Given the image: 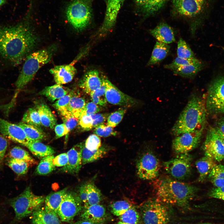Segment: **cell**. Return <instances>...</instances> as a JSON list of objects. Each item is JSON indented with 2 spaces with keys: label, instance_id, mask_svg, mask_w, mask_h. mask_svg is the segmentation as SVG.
Masks as SVG:
<instances>
[{
  "label": "cell",
  "instance_id": "6da1fadb",
  "mask_svg": "<svg viewBox=\"0 0 224 224\" xmlns=\"http://www.w3.org/2000/svg\"><path fill=\"white\" fill-rule=\"evenodd\" d=\"M37 41L27 21L0 26V55L13 65L20 63Z\"/></svg>",
  "mask_w": 224,
  "mask_h": 224
},
{
  "label": "cell",
  "instance_id": "7a4b0ae2",
  "mask_svg": "<svg viewBox=\"0 0 224 224\" xmlns=\"http://www.w3.org/2000/svg\"><path fill=\"white\" fill-rule=\"evenodd\" d=\"M153 186L158 199L168 205L183 208L188 207L198 190L193 185L166 176L156 180Z\"/></svg>",
  "mask_w": 224,
  "mask_h": 224
},
{
  "label": "cell",
  "instance_id": "3957f363",
  "mask_svg": "<svg viewBox=\"0 0 224 224\" xmlns=\"http://www.w3.org/2000/svg\"><path fill=\"white\" fill-rule=\"evenodd\" d=\"M206 111L202 99L192 95L172 127V134L176 136L204 128Z\"/></svg>",
  "mask_w": 224,
  "mask_h": 224
},
{
  "label": "cell",
  "instance_id": "277c9868",
  "mask_svg": "<svg viewBox=\"0 0 224 224\" xmlns=\"http://www.w3.org/2000/svg\"><path fill=\"white\" fill-rule=\"evenodd\" d=\"M52 47L35 52L27 56L15 83V94L9 103L14 105L18 92L33 78L39 70L49 62L52 56Z\"/></svg>",
  "mask_w": 224,
  "mask_h": 224
},
{
  "label": "cell",
  "instance_id": "5b68a950",
  "mask_svg": "<svg viewBox=\"0 0 224 224\" xmlns=\"http://www.w3.org/2000/svg\"><path fill=\"white\" fill-rule=\"evenodd\" d=\"M212 2V0H173L172 11L175 15L191 21V32L194 34Z\"/></svg>",
  "mask_w": 224,
  "mask_h": 224
},
{
  "label": "cell",
  "instance_id": "8992f818",
  "mask_svg": "<svg viewBox=\"0 0 224 224\" xmlns=\"http://www.w3.org/2000/svg\"><path fill=\"white\" fill-rule=\"evenodd\" d=\"M45 198L37 195L27 187L20 194L11 199L10 206L14 213V221H18L32 214L44 201Z\"/></svg>",
  "mask_w": 224,
  "mask_h": 224
},
{
  "label": "cell",
  "instance_id": "52a82bcc",
  "mask_svg": "<svg viewBox=\"0 0 224 224\" xmlns=\"http://www.w3.org/2000/svg\"><path fill=\"white\" fill-rule=\"evenodd\" d=\"M94 0H71L66 7L67 19L76 30H81L90 24L93 16Z\"/></svg>",
  "mask_w": 224,
  "mask_h": 224
},
{
  "label": "cell",
  "instance_id": "ba28073f",
  "mask_svg": "<svg viewBox=\"0 0 224 224\" xmlns=\"http://www.w3.org/2000/svg\"><path fill=\"white\" fill-rule=\"evenodd\" d=\"M167 205L156 198L143 203L139 208L143 224H169L170 214Z\"/></svg>",
  "mask_w": 224,
  "mask_h": 224
},
{
  "label": "cell",
  "instance_id": "9c48e42d",
  "mask_svg": "<svg viewBox=\"0 0 224 224\" xmlns=\"http://www.w3.org/2000/svg\"><path fill=\"white\" fill-rule=\"evenodd\" d=\"M192 157L189 153L180 154L170 160L164 162L165 170L173 179L183 180L190 175Z\"/></svg>",
  "mask_w": 224,
  "mask_h": 224
},
{
  "label": "cell",
  "instance_id": "30bf717a",
  "mask_svg": "<svg viewBox=\"0 0 224 224\" xmlns=\"http://www.w3.org/2000/svg\"><path fill=\"white\" fill-rule=\"evenodd\" d=\"M205 103L209 112L224 113V76L217 78L210 85Z\"/></svg>",
  "mask_w": 224,
  "mask_h": 224
},
{
  "label": "cell",
  "instance_id": "8fae6325",
  "mask_svg": "<svg viewBox=\"0 0 224 224\" xmlns=\"http://www.w3.org/2000/svg\"><path fill=\"white\" fill-rule=\"evenodd\" d=\"M160 168L159 159L152 152L144 153L138 161L137 174L141 179L151 180L158 175Z\"/></svg>",
  "mask_w": 224,
  "mask_h": 224
},
{
  "label": "cell",
  "instance_id": "7c38bea8",
  "mask_svg": "<svg viewBox=\"0 0 224 224\" xmlns=\"http://www.w3.org/2000/svg\"><path fill=\"white\" fill-rule=\"evenodd\" d=\"M204 128L175 136L172 142L174 152L178 154L188 153L196 148L200 142Z\"/></svg>",
  "mask_w": 224,
  "mask_h": 224
},
{
  "label": "cell",
  "instance_id": "4fadbf2b",
  "mask_svg": "<svg viewBox=\"0 0 224 224\" xmlns=\"http://www.w3.org/2000/svg\"><path fill=\"white\" fill-rule=\"evenodd\" d=\"M82 204L78 195L67 191L63 197L57 214L61 221L69 222L82 211L83 208Z\"/></svg>",
  "mask_w": 224,
  "mask_h": 224
},
{
  "label": "cell",
  "instance_id": "5bb4252c",
  "mask_svg": "<svg viewBox=\"0 0 224 224\" xmlns=\"http://www.w3.org/2000/svg\"><path fill=\"white\" fill-rule=\"evenodd\" d=\"M205 155L220 162L224 159V147L220 137L214 128L208 130L203 145Z\"/></svg>",
  "mask_w": 224,
  "mask_h": 224
},
{
  "label": "cell",
  "instance_id": "9a60e30c",
  "mask_svg": "<svg viewBox=\"0 0 224 224\" xmlns=\"http://www.w3.org/2000/svg\"><path fill=\"white\" fill-rule=\"evenodd\" d=\"M103 78L105 86V97L107 102L124 107L137 104L138 102L136 100L122 92L107 78Z\"/></svg>",
  "mask_w": 224,
  "mask_h": 224
},
{
  "label": "cell",
  "instance_id": "2e32d148",
  "mask_svg": "<svg viewBox=\"0 0 224 224\" xmlns=\"http://www.w3.org/2000/svg\"><path fill=\"white\" fill-rule=\"evenodd\" d=\"M125 0H107L103 22L99 30V35L109 31L114 26L118 13Z\"/></svg>",
  "mask_w": 224,
  "mask_h": 224
},
{
  "label": "cell",
  "instance_id": "e0dca14e",
  "mask_svg": "<svg viewBox=\"0 0 224 224\" xmlns=\"http://www.w3.org/2000/svg\"><path fill=\"white\" fill-rule=\"evenodd\" d=\"M80 217L82 220L92 224H106L112 219L105 207L100 203L84 208Z\"/></svg>",
  "mask_w": 224,
  "mask_h": 224
},
{
  "label": "cell",
  "instance_id": "ac0fdd59",
  "mask_svg": "<svg viewBox=\"0 0 224 224\" xmlns=\"http://www.w3.org/2000/svg\"><path fill=\"white\" fill-rule=\"evenodd\" d=\"M0 133L9 139L25 146L29 141L22 128L0 117Z\"/></svg>",
  "mask_w": 224,
  "mask_h": 224
},
{
  "label": "cell",
  "instance_id": "d6986e66",
  "mask_svg": "<svg viewBox=\"0 0 224 224\" xmlns=\"http://www.w3.org/2000/svg\"><path fill=\"white\" fill-rule=\"evenodd\" d=\"M84 145L83 142L77 144L68 152V163L61 169L62 171L72 174L79 172L82 165V152Z\"/></svg>",
  "mask_w": 224,
  "mask_h": 224
},
{
  "label": "cell",
  "instance_id": "ffe728a7",
  "mask_svg": "<svg viewBox=\"0 0 224 224\" xmlns=\"http://www.w3.org/2000/svg\"><path fill=\"white\" fill-rule=\"evenodd\" d=\"M49 72L53 75L56 84L61 85L71 82L77 72V70L72 63L55 66Z\"/></svg>",
  "mask_w": 224,
  "mask_h": 224
},
{
  "label": "cell",
  "instance_id": "44dd1931",
  "mask_svg": "<svg viewBox=\"0 0 224 224\" xmlns=\"http://www.w3.org/2000/svg\"><path fill=\"white\" fill-rule=\"evenodd\" d=\"M170 0H134L138 12L147 18L159 11Z\"/></svg>",
  "mask_w": 224,
  "mask_h": 224
},
{
  "label": "cell",
  "instance_id": "7402d4cb",
  "mask_svg": "<svg viewBox=\"0 0 224 224\" xmlns=\"http://www.w3.org/2000/svg\"><path fill=\"white\" fill-rule=\"evenodd\" d=\"M103 78L98 72L91 70L86 72L79 82L80 88L88 95L99 88L103 83Z\"/></svg>",
  "mask_w": 224,
  "mask_h": 224
},
{
  "label": "cell",
  "instance_id": "603a6c76",
  "mask_svg": "<svg viewBox=\"0 0 224 224\" xmlns=\"http://www.w3.org/2000/svg\"><path fill=\"white\" fill-rule=\"evenodd\" d=\"M150 33L157 41L169 44L175 40L174 31L171 26L165 22H161L150 30Z\"/></svg>",
  "mask_w": 224,
  "mask_h": 224
},
{
  "label": "cell",
  "instance_id": "cb8c5ba5",
  "mask_svg": "<svg viewBox=\"0 0 224 224\" xmlns=\"http://www.w3.org/2000/svg\"><path fill=\"white\" fill-rule=\"evenodd\" d=\"M31 220L33 224H62L58 214L40 207L32 214Z\"/></svg>",
  "mask_w": 224,
  "mask_h": 224
},
{
  "label": "cell",
  "instance_id": "d4e9b609",
  "mask_svg": "<svg viewBox=\"0 0 224 224\" xmlns=\"http://www.w3.org/2000/svg\"><path fill=\"white\" fill-rule=\"evenodd\" d=\"M216 161L212 158L205 155L196 162V167L199 174V182H203L208 177L212 169L217 165Z\"/></svg>",
  "mask_w": 224,
  "mask_h": 224
},
{
  "label": "cell",
  "instance_id": "484cf974",
  "mask_svg": "<svg viewBox=\"0 0 224 224\" xmlns=\"http://www.w3.org/2000/svg\"><path fill=\"white\" fill-rule=\"evenodd\" d=\"M67 191V188L52 193L45 198V210L49 212L57 214L58 210L63 197Z\"/></svg>",
  "mask_w": 224,
  "mask_h": 224
},
{
  "label": "cell",
  "instance_id": "4316f807",
  "mask_svg": "<svg viewBox=\"0 0 224 224\" xmlns=\"http://www.w3.org/2000/svg\"><path fill=\"white\" fill-rule=\"evenodd\" d=\"M170 49V47L168 44L157 41L148 62L147 65H155L161 62L168 54Z\"/></svg>",
  "mask_w": 224,
  "mask_h": 224
},
{
  "label": "cell",
  "instance_id": "83f0119b",
  "mask_svg": "<svg viewBox=\"0 0 224 224\" xmlns=\"http://www.w3.org/2000/svg\"><path fill=\"white\" fill-rule=\"evenodd\" d=\"M71 91L68 88L56 84L46 87L40 92V94L53 102L65 96Z\"/></svg>",
  "mask_w": 224,
  "mask_h": 224
},
{
  "label": "cell",
  "instance_id": "f1b7e54d",
  "mask_svg": "<svg viewBox=\"0 0 224 224\" xmlns=\"http://www.w3.org/2000/svg\"><path fill=\"white\" fill-rule=\"evenodd\" d=\"M35 156L44 157L53 155L55 153L54 149L49 146L46 145L40 141H29L25 146Z\"/></svg>",
  "mask_w": 224,
  "mask_h": 224
},
{
  "label": "cell",
  "instance_id": "f546056e",
  "mask_svg": "<svg viewBox=\"0 0 224 224\" xmlns=\"http://www.w3.org/2000/svg\"><path fill=\"white\" fill-rule=\"evenodd\" d=\"M37 110L41 125L53 129L56 124V119L49 107L45 104H41L37 106Z\"/></svg>",
  "mask_w": 224,
  "mask_h": 224
},
{
  "label": "cell",
  "instance_id": "4dcf8cb0",
  "mask_svg": "<svg viewBox=\"0 0 224 224\" xmlns=\"http://www.w3.org/2000/svg\"><path fill=\"white\" fill-rule=\"evenodd\" d=\"M108 152V149L104 146L93 151L87 149L84 145L82 152V165L91 163L102 158Z\"/></svg>",
  "mask_w": 224,
  "mask_h": 224
},
{
  "label": "cell",
  "instance_id": "1f68e13d",
  "mask_svg": "<svg viewBox=\"0 0 224 224\" xmlns=\"http://www.w3.org/2000/svg\"><path fill=\"white\" fill-rule=\"evenodd\" d=\"M18 124L23 129L29 141H41L46 138L45 133L40 127L22 122Z\"/></svg>",
  "mask_w": 224,
  "mask_h": 224
},
{
  "label": "cell",
  "instance_id": "d6a6232c",
  "mask_svg": "<svg viewBox=\"0 0 224 224\" xmlns=\"http://www.w3.org/2000/svg\"><path fill=\"white\" fill-rule=\"evenodd\" d=\"M86 103L85 99L74 92L71 98L66 111L79 118Z\"/></svg>",
  "mask_w": 224,
  "mask_h": 224
},
{
  "label": "cell",
  "instance_id": "836d02e7",
  "mask_svg": "<svg viewBox=\"0 0 224 224\" xmlns=\"http://www.w3.org/2000/svg\"><path fill=\"white\" fill-rule=\"evenodd\" d=\"M203 65L201 62L181 67L172 71L176 75L184 77L192 78L194 77L201 70Z\"/></svg>",
  "mask_w": 224,
  "mask_h": 224
},
{
  "label": "cell",
  "instance_id": "e575fe53",
  "mask_svg": "<svg viewBox=\"0 0 224 224\" xmlns=\"http://www.w3.org/2000/svg\"><path fill=\"white\" fill-rule=\"evenodd\" d=\"M209 181L215 187L224 186V166L217 164L208 176Z\"/></svg>",
  "mask_w": 224,
  "mask_h": 224
},
{
  "label": "cell",
  "instance_id": "d590c367",
  "mask_svg": "<svg viewBox=\"0 0 224 224\" xmlns=\"http://www.w3.org/2000/svg\"><path fill=\"white\" fill-rule=\"evenodd\" d=\"M53 155L44 157L40 161L35 170V173L39 175H45L54 171L55 166L53 163Z\"/></svg>",
  "mask_w": 224,
  "mask_h": 224
},
{
  "label": "cell",
  "instance_id": "8d00e7d4",
  "mask_svg": "<svg viewBox=\"0 0 224 224\" xmlns=\"http://www.w3.org/2000/svg\"><path fill=\"white\" fill-rule=\"evenodd\" d=\"M119 217L120 221L128 224H143L140 213L134 205Z\"/></svg>",
  "mask_w": 224,
  "mask_h": 224
},
{
  "label": "cell",
  "instance_id": "74e56055",
  "mask_svg": "<svg viewBox=\"0 0 224 224\" xmlns=\"http://www.w3.org/2000/svg\"><path fill=\"white\" fill-rule=\"evenodd\" d=\"M10 158L25 161L30 165L36 164L35 160L31 157L28 152L18 146L12 148L9 152Z\"/></svg>",
  "mask_w": 224,
  "mask_h": 224
},
{
  "label": "cell",
  "instance_id": "f35d334b",
  "mask_svg": "<svg viewBox=\"0 0 224 224\" xmlns=\"http://www.w3.org/2000/svg\"><path fill=\"white\" fill-rule=\"evenodd\" d=\"M88 207L99 204L102 199V194L100 190L93 183L86 184Z\"/></svg>",
  "mask_w": 224,
  "mask_h": 224
},
{
  "label": "cell",
  "instance_id": "ab89813d",
  "mask_svg": "<svg viewBox=\"0 0 224 224\" xmlns=\"http://www.w3.org/2000/svg\"><path fill=\"white\" fill-rule=\"evenodd\" d=\"M7 164L16 174L21 175L26 174L30 165L25 161L10 158Z\"/></svg>",
  "mask_w": 224,
  "mask_h": 224
},
{
  "label": "cell",
  "instance_id": "60d3db41",
  "mask_svg": "<svg viewBox=\"0 0 224 224\" xmlns=\"http://www.w3.org/2000/svg\"><path fill=\"white\" fill-rule=\"evenodd\" d=\"M22 122L40 127L41 124L37 110L34 108H29L23 115Z\"/></svg>",
  "mask_w": 224,
  "mask_h": 224
},
{
  "label": "cell",
  "instance_id": "b9f144b4",
  "mask_svg": "<svg viewBox=\"0 0 224 224\" xmlns=\"http://www.w3.org/2000/svg\"><path fill=\"white\" fill-rule=\"evenodd\" d=\"M133 206L129 201L122 200L113 202L110 204V208L111 212L114 215L119 217Z\"/></svg>",
  "mask_w": 224,
  "mask_h": 224
},
{
  "label": "cell",
  "instance_id": "7bdbcfd3",
  "mask_svg": "<svg viewBox=\"0 0 224 224\" xmlns=\"http://www.w3.org/2000/svg\"><path fill=\"white\" fill-rule=\"evenodd\" d=\"M103 78V83L98 89L90 95L92 101L101 106H105L107 103L105 97V86Z\"/></svg>",
  "mask_w": 224,
  "mask_h": 224
},
{
  "label": "cell",
  "instance_id": "ee69618b",
  "mask_svg": "<svg viewBox=\"0 0 224 224\" xmlns=\"http://www.w3.org/2000/svg\"><path fill=\"white\" fill-rule=\"evenodd\" d=\"M177 57L182 58L189 59L195 58L194 54L186 42L180 38L177 43Z\"/></svg>",
  "mask_w": 224,
  "mask_h": 224
},
{
  "label": "cell",
  "instance_id": "f6af8a7d",
  "mask_svg": "<svg viewBox=\"0 0 224 224\" xmlns=\"http://www.w3.org/2000/svg\"><path fill=\"white\" fill-rule=\"evenodd\" d=\"M200 62L201 61L196 57L189 59H184L177 57L171 63L165 65L164 68L172 71L178 68L196 63Z\"/></svg>",
  "mask_w": 224,
  "mask_h": 224
},
{
  "label": "cell",
  "instance_id": "bcb514c9",
  "mask_svg": "<svg viewBox=\"0 0 224 224\" xmlns=\"http://www.w3.org/2000/svg\"><path fill=\"white\" fill-rule=\"evenodd\" d=\"M68 133L78 124L79 118L77 117L67 111L60 113Z\"/></svg>",
  "mask_w": 224,
  "mask_h": 224
},
{
  "label": "cell",
  "instance_id": "7dc6e473",
  "mask_svg": "<svg viewBox=\"0 0 224 224\" xmlns=\"http://www.w3.org/2000/svg\"><path fill=\"white\" fill-rule=\"evenodd\" d=\"M126 111V107L119 108L116 111L109 114L107 119V125L114 127L122 121Z\"/></svg>",
  "mask_w": 224,
  "mask_h": 224
},
{
  "label": "cell",
  "instance_id": "c3c4849f",
  "mask_svg": "<svg viewBox=\"0 0 224 224\" xmlns=\"http://www.w3.org/2000/svg\"><path fill=\"white\" fill-rule=\"evenodd\" d=\"M74 93L73 91H71L65 96L58 99L53 104V106L60 113L66 111L67 107Z\"/></svg>",
  "mask_w": 224,
  "mask_h": 224
},
{
  "label": "cell",
  "instance_id": "681fc988",
  "mask_svg": "<svg viewBox=\"0 0 224 224\" xmlns=\"http://www.w3.org/2000/svg\"><path fill=\"white\" fill-rule=\"evenodd\" d=\"M94 133L98 136L103 137L114 136L116 134V132L114 131L113 127L104 124L95 128Z\"/></svg>",
  "mask_w": 224,
  "mask_h": 224
},
{
  "label": "cell",
  "instance_id": "f907efd6",
  "mask_svg": "<svg viewBox=\"0 0 224 224\" xmlns=\"http://www.w3.org/2000/svg\"><path fill=\"white\" fill-rule=\"evenodd\" d=\"M85 147L91 151L97 150L101 146V141L98 136L95 134L90 135L84 143Z\"/></svg>",
  "mask_w": 224,
  "mask_h": 224
},
{
  "label": "cell",
  "instance_id": "816d5d0a",
  "mask_svg": "<svg viewBox=\"0 0 224 224\" xmlns=\"http://www.w3.org/2000/svg\"><path fill=\"white\" fill-rule=\"evenodd\" d=\"M93 120L91 115L81 114L78 124L82 129L87 131L93 128Z\"/></svg>",
  "mask_w": 224,
  "mask_h": 224
},
{
  "label": "cell",
  "instance_id": "f5cc1de1",
  "mask_svg": "<svg viewBox=\"0 0 224 224\" xmlns=\"http://www.w3.org/2000/svg\"><path fill=\"white\" fill-rule=\"evenodd\" d=\"M100 110L98 105L92 101L86 103L81 114L91 115L98 113Z\"/></svg>",
  "mask_w": 224,
  "mask_h": 224
},
{
  "label": "cell",
  "instance_id": "db71d44e",
  "mask_svg": "<svg viewBox=\"0 0 224 224\" xmlns=\"http://www.w3.org/2000/svg\"><path fill=\"white\" fill-rule=\"evenodd\" d=\"M108 113H96L91 115L93 120V128L104 124L107 120Z\"/></svg>",
  "mask_w": 224,
  "mask_h": 224
},
{
  "label": "cell",
  "instance_id": "11a10c76",
  "mask_svg": "<svg viewBox=\"0 0 224 224\" xmlns=\"http://www.w3.org/2000/svg\"><path fill=\"white\" fill-rule=\"evenodd\" d=\"M208 195L211 198L224 201V186L220 187H215L212 189L208 192Z\"/></svg>",
  "mask_w": 224,
  "mask_h": 224
},
{
  "label": "cell",
  "instance_id": "9f6ffc18",
  "mask_svg": "<svg viewBox=\"0 0 224 224\" xmlns=\"http://www.w3.org/2000/svg\"><path fill=\"white\" fill-rule=\"evenodd\" d=\"M68 156L67 153L60 154L53 158V163L55 167H63L67 164Z\"/></svg>",
  "mask_w": 224,
  "mask_h": 224
},
{
  "label": "cell",
  "instance_id": "6f0895ef",
  "mask_svg": "<svg viewBox=\"0 0 224 224\" xmlns=\"http://www.w3.org/2000/svg\"><path fill=\"white\" fill-rule=\"evenodd\" d=\"M7 146L6 138L0 133V165L2 163Z\"/></svg>",
  "mask_w": 224,
  "mask_h": 224
},
{
  "label": "cell",
  "instance_id": "680465c9",
  "mask_svg": "<svg viewBox=\"0 0 224 224\" xmlns=\"http://www.w3.org/2000/svg\"><path fill=\"white\" fill-rule=\"evenodd\" d=\"M78 195L83 204V208L87 207L88 203L86 184H83L80 187Z\"/></svg>",
  "mask_w": 224,
  "mask_h": 224
},
{
  "label": "cell",
  "instance_id": "91938a15",
  "mask_svg": "<svg viewBox=\"0 0 224 224\" xmlns=\"http://www.w3.org/2000/svg\"><path fill=\"white\" fill-rule=\"evenodd\" d=\"M54 130L56 138H60L68 133L64 123L57 125L55 127Z\"/></svg>",
  "mask_w": 224,
  "mask_h": 224
},
{
  "label": "cell",
  "instance_id": "94428289",
  "mask_svg": "<svg viewBox=\"0 0 224 224\" xmlns=\"http://www.w3.org/2000/svg\"><path fill=\"white\" fill-rule=\"evenodd\" d=\"M217 132L224 137V118L219 119L214 128Z\"/></svg>",
  "mask_w": 224,
  "mask_h": 224
},
{
  "label": "cell",
  "instance_id": "6125c7cd",
  "mask_svg": "<svg viewBox=\"0 0 224 224\" xmlns=\"http://www.w3.org/2000/svg\"><path fill=\"white\" fill-rule=\"evenodd\" d=\"M74 224H92L91 222L86 221L83 220H81L78 221Z\"/></svg>",
  "mask_w": 224,
  "mask_h": 224
},
{
  "label": "cell",
  "instance_id": "be15d7a7",
  "mask_svg": "<svg viewBox=\"0 0 224 224\" xmlns=\"http://www.w3.org/2000/svg\"><path fill=\"white\" fill-rule=\"evenodd\" d=\"M6 2V0H0V6L4 5Z\"/></svg>",
  "mask_w": 224,
  "mask_h": 224
},
{
  "label": "cell",
  "instance_id": "e7e4bbea",
  "mask_svg": "<svg viewBox=\"0 0 224 224\" xmlns=\"http://www.w3.org/2000/svg\"><path fill=\"white\" fill-rule=\"evenodd\" d=\"M218 133L219 134V135L220 137V138L221 139V140H222V142L223 143V146L224 147V137L223 136H222V135H221V134H219V133Z\"/></svg>",
  "mask_w": 224,
  "mask_h": 224
},
{
  "label": "cell",
  "instance_id": "03108f58",
  "mask_svg": "<svg viewBox=\"0 0 224 224\" xmlns=\"http://www.w3.org/2000/svg\"><path fill=\"white\" fill-rule=\"evenodd\" d=\"M115 224H128V223H126L121 222V221H120L116 223H115Z\"/></svg>",
  "mask_w": 224,
  "mask_h": 224
},
{
  "label": "cell",
  "instance_id": "003e7915",
  "mask_svg": "<svg viewBox=\"0 0 224 224\" xmlns=\"http://www.w3.org/2000/svg\"></svg>",
  "mask_w": 224,
  "mask_h": 224
}]
</instances>
